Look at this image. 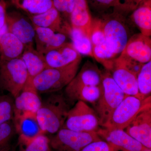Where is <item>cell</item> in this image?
I'll use <instances>...</instances> for the list:
<instances>
[{
    "mask_svg": "<svg viewBox=\"0 0 151 151\" xmlns=\"http://www.w3.org/2000/svg\"><path fill=\"white\" fill-rule=\"evenodd\" d=\"M56 92L42 101L36 113L38 123L44 134H55L62 129L70 109L65 94Z\"/></svg>",
    "mask_w": 151,
    "mask_h": 151,
    "instance_id": "obj_1",
    "label": "cell"
},
{
    "mask_svg": "<svg viewBox=\"0 0 151 151\" xmlns=\"http://www.w3.org/2000/svg\"><path fill=\"white\" fill-rule=\"evenodd\" d=\"M99 18L108 49L119 56L132 36L126 17L113 10Z\"/></svg>",
    "mask_w": 151,
    "mask_h": 151,
    "instance_id": "obj_2",
    "label": "cell"
},
{
    "mask_svg": "<svg viewBox=\"0 0 151 151\" xmlns=\"http://www.w3.org/2000/svg\"><path fill=\"white\" fill-rule=\"evenodd\" d=\"M81 60L61 68H47L33 79L37 92L54 93L66 87L76 75Z\"/></svg>",
    "mask_w": 151,
    "mask_h": 151,
    "instance_id": "obj_3",
    "label": "cell"
},
{
    "mask_svg": "<svg viewBox=\"0 0 151 151\" xmlns=\"http://www.w3.org/2000/svg\"><path fill=\"white\" fill-rule=\"evenodd\" d=\"M102 86L101 96L93 106L100 119V126L103 127L126 95L107 69L103 71Z\"/></svg>",
    "mask_w": 151,
    "mask_h": 151,
    "instance_id": "obj_4",
    "label": "cell"
},
{
    "mask_svg": "<svg viewBox=\"0 0 151 151\" xmlns=\"http://www.w3.org/2000/svg\"><path fill=\"white\" fill-rule=\"evenodd\" d=\"M151 96L142 100L126 95L102 127L110 130H125L140 111L151 105Z\"/></svg>",
    "mask_w": 151,
    "mask_h": 151,
    "instance_id": "obj_5",
    "label": "cell"
},
{
    "mask_svg": "<svg viewBox=\"0 0 151 151\" xmlns=\"http://www.w3.org/2000/svg\"><path fill=\"white\" fill-rule=\"evenodd\" d=\"M29 76L20 58L0 60V86L16 98L23 89Z\"/></svg>",
    "mask_w": 151,
    "mask_h": 151,
    "instance_id": "obj_6",
    "label": "cell"
},
{
    "mask_svg": "<svg viewBox=\"0 0 151 151\" xmlns=\"http://www.w3.org/2000/svg\"><path fill=\"white\" fill-rule=\"evenodd\" d=\"M100 119L94 109L78 101L68 112L62 128L79 132H96L100 129Z\"/></svg>",
    "mask_w": 151,
    "mask_h": 151,
    "instance_id": "obj_7",
    "label": "cell"
},
{
    "mask_svg": "<svg viewBox=\"0 0 151 151\" xmlns=\"http://www.w3.org/2000/svg\"><path fill=\"white\" fill-rule=\"evenodd\" d=\"M50 139L54 151H81L93 142L101 140L96 132H79L62 128Z\"/></svg>",
    "mask_w": 151,
    "mask_h": 151,
    "instance_id": "obj_8",
    "label": "cell"
},
{
    "mask_svg": "<svg viewBox=\"0 0 151 151\" xmlns=\"http://www.w3.org/2000/svg\"><path fill=\"white\" fill-rule=\"evenodd\" d=\"M6 24L8 32L22 42L25 48L33 47L35 31L31 22L17 12L7 13Z\"/></svg>",
    "mask_w": 151,
    "mask_h": 151,
    "instance_id": "obj_9",
    "label": "cell"
},
{
    "mask_svg": "<svg viewBox=\"0 0 151 151\" xmlns=\"http://www.w3.org/2000/svg\"><path fill=\"white\" fill-rule=\"evenodd\" d=\"M125 129L144 147L151 149V105L140 111Z\"/></svg>",
    "mask_w": 151,
    "mask_h": 151,
    "instance_id": "obj_10",
    "label": "cell"
},
{
    "mask_svg": "<svg viewBox=\"0 0 151 151\" xmlns=\"http://www.w3.org/2000/svg\"><path fill=\"white\" fill-rule=\"evenodd\" d=\"M32 80L28 77L23 89L15 98V119L26 113L36 114L41 106L42 101L38 95V92L35 88Z\"/></svg>",
    "mask_w": 151,
    "mask_h": 151,
    "instance_id": "obj_11",
    "label": "cell"
},
{
    "mask_svg": "<svg viewBox=\"0 0 151 151\" xmlns=\"http://www.w3.org/2000/svg\"><path fill=\"white\" fill-rule=\"evenodd\" d=\"M97 133L100 137L105 139L113 151H141L144 147L125 130L100 128Z\"/></svg>",
    "mask_w": 151,
    "mask_h": 151,
    "instance_id": "obj_12",
    "label": "cell"
},
{
    "mask_svg": "<svg viewBox=\"0 0 151 151\" xmlns=\"http://www.w3.org/2000/svg\"><path fill=\"white\" fill-rule=\"evenodd\" d=\"M29 18L34 26L49 29L68 36L70 35L71 29L70 24L53 6L42 13L29 15Z\"/></svg>",
    "mask_w": 151,
    "mask_h": 151,
    "instance_id": "obj_13",
    "label": "cell"
},
{
    "mask_svg": "<svg viewBox=\"0 0 151 151\" xmlns=\"http://www.w3.org/2000/svg\"><path fill=\"white\" fill-rule=\"evenodd\" d=\"M44 55L47 68L65 67L81 60V55L76 50L72 43L68 42Z\"/></svg>",
    "mask_w": 151,
    "mask_h": 151,
    "instance_id": "obj_14",
    "label": "cell"
},
{
    "mask_svg": "<svg viewBox=\"0 0 151 151\" xmlns=\"http://www.w3.org/2000/svg\"><path fill=\"white\" fill-rule=\"evenodd\" d=\"M122 54L143 64L151 60V40L150 37L137 33L130 38Z\"/></svg>",
    "mask_w": 151,
    "mask_h": 151,
    "instance_id": "obj_15",
    "label": "cell"
},
{
    "mask_svg": "<svg viewBox=\"0 0 151 151\" xmlns=\"http://www.w3.org/2000/svg\"><path fill=\"white\" fill-rule=\"evenodd\" d=\"M109 71L114 81L124 94L135 96L141 100H145L139 92L137 75L115 62V59Z\"/></svg>",
    "mask_w": 151,
    "mask_h": 151,
    "instance_id": "obj_16",
    "label": "cell"
},
{
    "mask_svg": "<svg viewBox=\"0 0 151 151\" xmlns=\"http://www.w3.org/2000/svg\"><path fill=\"white\" fill-rule=\"evenodd\" d=\"M34 27L36 50L42 54H46L67 42V35L55 32L49 29L35 26Z\"/></svg>",
    "mask_w": 151,
    "mask_h": 151,
    "instance_id": "obj_17",
    "label": "cell"
},
{
    "mask_svg": "<svg viewBox=\"0 0 151 151\" xmlns=\"http://www.w3.org/2000/svg\"><path fill=\"white\" fill-rule=\"evenodd\" d=\"M102 91V85L90 86L69 84L65 87L64 94L69 102L81 101L94 105L100 98Z\"/></svg>",
    "mask_w": 151,
    "mask_h": 151,
    "instance_id": "obj_18",
    "label": "cell"
},
{
    "mask_svg": "<svg viewBox=\"0 0 151 151\" xmlns=\"http://www.w3.org/2000/svg\"><path fill=\"white\" fill-rule=\"evenodd\" d=\"M15 121L20 145H24L39 135L44 134L38 123L36 114L26 113L15 119Z\"/></svg>",
    "mask_w": 151,
    "mask_h": 151,
    "instance_id": "obj_19",
    "label": "cell"
},
{
    "mask_svg": "<svg viewBox=\"0 0 151 151\" xmlns=\"http://www.w3.org/2000/svg\"><path fill=\"white\" fill-rule=\"evenodd\" d=\"M92 17L86 0H74L70 14V25L72 28L81 30L90 37Z\"/></svg>",
    "mask_w": 151,
    "mask_h": 151,
    "instance_id": "obj_20",
    "label": "cell"
},
{
    "mask_svg": "<svg viewBox=\"0 0 151 151\" xmlns=\"http://www.w3.org/2000/svg\"><path fill=\"white\" fill-rule=\"evenodd\" d=\"M103 71L95 63L87 60L69 84L74 85L98 86L102 85Z\"/></svg>",
    "mask_w": 151,
    "mask_h": 151,
    "instance_id": "obj_21",
    "label": "cell"
},
{
    "mask_svg": "<svg viewBox=\"0 0 151 151\" xmlns=\"http://www.w3.org/2000/svg\"><path fill=\"white\" fill-rule=\"evenodd\" d=\"M25 48L24 45L20 40L7 32L0 39L1 60H8L20 58Z\"/></svg>",
    "mask_w": 151,
    "mask_h": 151,
    "instance_id": "obj_22",
    "label": "cell"
},
{
    "mask_svg": "<svg viewBox=\"0 0 151 151\" xmlns=\"http://www.w3.org/2000/svg\"><path fill=\"white\" fill-rule=\"evenodd\" d=\"M129 17L141 33L147 36H151V0H145L141 3L132 12Z\"/></svg>",
    "mask_w": 151,
    "mask_h": 151,
    "instance_id": "obj_23",
    "label": "cell"
},
{
    "mask_svg": "<svg viewBox=\"0 0 151 151\" xmlns=\"http://www.w3.org/2000/svg\"><path fill=\"white\" fill-rule=\"evenodd\" d=\"M20 58L25 65L30 79L33 80L47 68L44 55L34 47L25 48Z\"/></svg>",
    "mask_w": 151,
    "mask_h": 151,
    "instance_id": "obj_24",
    "label": "cell"
},
{
    "mask_svg": "<svg viewBox=\"0 0 151 151\" xmlns=\"http://www.w3.org/2000/svg\"><path fill=\"white\" fill-rule=\"evenodd\" d=\"M14 6L29 15L45 12L53 7L52 0H11Z\"/></svg>",
    "mask_w": 151,
    "mask_h": 151,
    "instance_id": "obj_25",
    "label": "cell"
},
{
    "mask_svg": "<svg viewBox=\"0 0 151 151\" xmlns=\"http://www.w3.org/2000/svg\"><path fill=\"white\" fill-rule=\"evenodd\" d=\"M69 37L72 40L71 43L79 54L93 58L92 44L89 36L81 30L71 28Z\"/></svg>",
    "mask_w": 151,
    "mask_h": 151,
    "instance_id": "obj_26",
    "label": "cell"
},
{
    "mask_svg": "<svg viewBox=\"0 0 151 151\" xmlns=\"http://www.w3.org/2000/svg\"><path fill=\"white\" fill-rule=\"evenodd\" d=\"M139 92L143 99L151 96V60L143 64L137 76Z\"/></svg>",
    "mask_w": 151,
    "mask_h": 151,
    "instance_id": "obj_27",
    "label": "cell"
},
{
    "mask_svg": "<svg viewBox=\"0 0 151 151\" xmlns=\"http://www.w3.org/2000/svg\"><path fill=\"white\" fill-rule=\"evenodd\" d=\"M92 54L93 58L108 70L112 67L114 59L118 57L109 50L106 42L92 47Z\"/></svg>",
    "mask_w": 151,
    "mask_h": 151,
    "instance_id": "obj_28",
    "label": "cell"
},
{
    "mask_svg": "<svg viewBox=\"0 0 151 151\" xmlns=\"http://www.w3.org/2000/svg\"><path fill=\"white\" fill-rule=\"evenodd\" d=\"M20 145L21 151H52L50 145V139L45 134H40L28 142Z\"/></svg>",
    "mask_w": 151,
    "mask_h": 151,
    "instance_id": "obj_29",
    "label": "cell"
},
{
    "mask_svg": "<svg viewBox=\"0 0 151 151\" xmlns=\"http://www.w3.org/2000/svg\"><path fill=\"white\" fill-rule=\"evenodd\" d=\"M14 115V102L7 95L0 96V126L11 121Z\"/></svg>",
    "mask_w": 151,
    "mask_h": 151,
    "instance_id": "obj_30",
    "label": "cell"
},
{
    "mask_svg": "<svg viewBox=\"0 0 151 151\" xmlns=\"http://www.w3.org/2000/svg\"><path fill=\"white\" fill-rule=\"evenodd\" d=\"M145 1V0H116V6L113 10L126 17Z\"/></svg>",
    "mask_w": 151,
    "mask_h": 151,
    "instance_id": "obj_31",
    "label": "cell"
},
{
    "mask_svg": "<svg viewBox=\"0 0 151 151\" xmlns=\"http://www.w3.org/2000/svg\"><path fill=\"white\" fill-rule=\"evenodd\" d=\"M89 8L101 15L108 13L111 9H114L116 0H86Z\"/></svg>",
    "mask_w": 151,
    "mask_h": 151,
    "instance_id": "obj_32",
    "label": "cell"
},
{
    "mask_svg": "<svg viewBox=\"0 0 151 151\" xmlns=\"http://www.w3.org/2000/svg\"><path fill=\"white\" fill-rule=\"evenodd\" d=\"M53 7L58 11L64 19L69 24L73 10L74 0H52Z\"/></svg>",
    "mask_w": 151,
    "mask_h": 151,
    "instance_id": "obj_33",
    "label": "cell"
},
{
    "mask_svg": "<svg viewBox=\"0 0 151 151\" xmlns=\"http://www.w3.org/2000/svg\"><path fill=\"white\" fill-rule=\"evenodd\" d=\"M115 61L118 64L124 66L137 76L144 64L122 53L115 58Z\"/></svg>",
    "mask_w": 151,
    "mask_h": 151,
    "instance_id": "obj_34",
    "label": "cell"
},
{
    "mask_svg": "<svg viewBox=\"0 0 151 151\" xmlns=\"http://www.w3.org/2000/svg\"><path fill=\"white\" fill-rule=\"evenodd\" d=\"M14 132V126L11 121L0 126V150L9 145V142Z\"/></svg>",
    "mask_w": 151,
    "mask_h": 151,
    "instance_id": "obj_35",
    "label": "cell"
},
{
    "mask_svg": "<svg viewBox=\"0 0 151 151\" xmlns=\"http://www.w3.org/2000/svg\"><path fill=\"white\" fill-rule=\"evenodd\" d=\"M81 151H113V150L107 142L101 140L90 143Z\"/></svg>",
    "mask_w": 151,
    "mask_h": 151,
    "instance_id": "obj_36",
    "label": "cell"
},
{
    "mask_svg": "<svg viewBox=\"0 0 151 151\" xmlns=\"http://www.w3.org/2000/svg\"><path fill=\"white\" fill-rule=\"evenodd\" d=\"M6 6L4 0H0V30L6 25Z\"/></svg>",
    "mask_w": 151,
    "mask_h": 151,
    "instance_id": "obj_37",
    "label": "cell"
},
{
    "mask_svg": "<svg viewBox=\"0 0 151 151\" xmlns=\"http://www.w3.org/2000/svg\"><path fill=\"white\" fill-rule=\"evenodd\" d=\"M8 29L7 27L6 24L4 27H3L2 29L0 30V39H1V37L5 33L7 32Z\"/></svg>",
    "mask_w": 151,
    "mask_h": 151,
    "instance_id": "obj_38",
    "label": "cell"
},
{
    "mask_svg": "<svg viewBox=\"0 0 151 151\" xmlns=\"http://www.w3.org/2000/svg\"><path fill=\"white\" fill-rule=\"evenodd\" d=\"M0 151H14V149L11 148L10 146L9 145L4 148L0 150Z\"/></svg>",
    "mask_w": 151,
    "mask_h": 151,
    "instance_id": "obj_39",
    "label": "cell"
},
{
    "mask_svg": "<svg viewBox=\"0 0 151 151\" xmlns=\"http://www.w3.org/2000/svg\"><path fill=\"white\" fill-rule=\"evenodd\" d=\"M141 151H151V149L144 147L143 148V149H142V150Z\"/></svg>",
    "mask_w": 151,
    "mask_h": 151,
    "instance_id": "obj_40",
    "label": "cell"
},
{
    "mask_svg": "<svg viewBox=\"0 0 151 151\" xmlns=\"http://www.w3.org/2000/svg\"></svg>",
    "mask_w": 151,
    "mask_h": 151,
    "instance_id": "obj_41",
    "label": "cell"
}]
</instances>
